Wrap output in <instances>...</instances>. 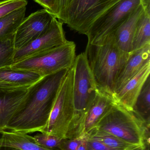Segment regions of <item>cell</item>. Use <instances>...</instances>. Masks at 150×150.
Listing matches in <instances>:
<instances>
[{"label":"cell","mask_w":150,"mask_h":150,"mask_svg":"<svg viewBox=\"0 0 150 150\" xmlns=\"http://www.w3.org/2000/svg\"><path fill=\"white\" fill-rule=\"evenodd\" d=\"M69 69L43 77L29 87L7 130L24 134L40 132L48 121L59 89Z\"/></svg>","instance_id":"cell-1"},{"label":"cell","mask_w":150,"mask_h":150,"mask_svg":"<svg viewBox=\"0 0 150 150\" xmlns=\"http://www.w3.org/2000/svg\"><path fill=\"white\" fill-rule=\"evenodd\" d=\"M85 53L99 91L113 97L115 80L130 53L118 47L112 34L97 43L87 44Z\"/></svg>","instance_id":"cell-2"},{"label":"cell","mask_w":150,"mask_h":150,"mask_svg":"<svg viewBox=\"0 0 150 150\" xmlns=\"http://www.w3.org/2000/svg\"><path fill=\"white\" fill-rule=\"evenodd\" d=\"M73 69L75 112L65 139L79 137L84 134L86 113L99 91L85 52L76 57Z\"/></svg>","instance_id":"cell-3"},{"label":"cell","mask_w":150,"mask_h":150,"mask_svg":"<svg viewBox=\"0 0 150 150\" xmlns=\"http://www.w3.org/2000/svg\"><path fill=\"white\" fill-rule=\"evenodd\" d=\"M95 128L128 143L149 149L150 128L133 111L118 104L101 119Z\"/></svg>","instance_id":"cell-4"},{"label":"cell","mask_w":150,"mask_h":150,"mask_svg":"<svg viewBox=\"0 0 150 150\" xmlns=\"http://www.w3.org/2000/svg\"><path fill=\"white\" fill-rule=\"evenodd\" d=\"M75 52V42L68 40L58 47L13 63L10 67L33 72L43 77L72 67Z\"/></svg>","instance_id":"cell-5"},{"label":"cell","mask_w":150,"mask_h":150,"mask_svg":"<svg viewBox=\"0 0 150 150\" xmlns=\"http://www.w3.org/2000/svg\"><path fill=\"white\" fill-rule=\"evenodd\" d=\"M73 66L64 77L48 121L40 133L65 139L75 112L73 93Z\"/></svg>","instance_id":"cell-6"},{"label":"cell","mask_w":150,"mask_h":150,"mask_svg":"<svg viewBox=\"0 0 150 150\" xmlns=\"http://www.w3.org/2000/svg\"><path fill=\"white\" fill-rule=\"evenodd\" d=\"M120 0H72L63 21L72 30L86 35L92 24Z\"/></svg>","instance_id":"cell-7"},{"label":"cell","mask_w":150,"mask_h":150,"mask_svg":"<svg viewBox=\"0 0 150 150\" xmlns=\"http://www.w3.org/2000/svg\"><path fill=\"white\" fill-rule=\"evenodd\" d=\"M140 0H120L93 22L86 35L88 44L100 41L112 33L140 5Z\"/></svg>","instance_id":"cell-8"},{"label":"cell","mask_w":150,"mask_h":150,"mask_svg":"<svg viewBox=\"0 0 150 150\" xmlns=\"http://www.w3.org/2000/svg\"><path fill=\"white\" fill-rule=\"evenodd\" d=\"M63 23L55 17L50 27L43 34L15 52L14 63L64 45L65 37Z\"/></svg>","instance_id":"cell-9"},{"label":"cell","mask_w":150,"mask_h":150,"mask_svg":"<svg viewBox=\"0 0 150 150\" xmlns=\"http://www.w3.org/2000/svg\"><path fill=\"white\" fill-rule=\"evenodd\" d=\"M55 17L44 9L37 11L24 18L14 34L16 51L44 33L50 27Z\"/></svg>","instance_id":"cell-10"},{"label":"cell","mask_w":150,"mask_h":150,"mask_svg":"<svg viewBox=\"0 0 150 150\" xmlns=\"http://www.w3.org/2000/svg\"><path fill=\"white\" fill-rule=\"evenodd\" d=\"M150 64V45H147L129 54L114 83V94L120 91L130 79Z\"/></svg>","instance_id":"cell-11"},{"label":"cell","mask_w":150,"mask_h":150,"mask_svg":"<svg viewBox=\"0 0 150 150\" xmlns=\"http://www.w3.org/2000/svg\"><path fill=\"white\" fill-rule=\"evenodd\" d=\"M150 74V64L130 79L119 91L114 94L113 98L116 104L127 110L133 111L136 99Z\"/></svg>","instance_id":"cell-12"},{"label":"cell","mask_w":150,"mask_h":150,"mask_svg":"<svg viewBox=\"0 0 150 150\" xmlns=\"http://www.w3.org/2000/svg\"><path fill=\"white\" fill-rule=\"evenodd\" d=\"M27 89H0V132L7 130V126L23 100Z\"/></svg>","instance_id":"cell-13"},{"label":"cell","mask_w":150,"mask_h":150,"mask_svg":"<svg viewBox=\"0 0 150 150\" xmlns=\"http://www.w3.org/2000/svg\"><path fill=\"white\" fill-rule=\"evenodd\" d=\"M41 78L30 71L14 69L10 67L3 68L0 69V89H27Z\"/></svg>","instance_id":"cell-14"},{"label":"cell","mask_w":150,"mask_h":150,"mask_svg":"<svg viewBox=\"0 0 150 150\" xmlns=\"http://www.w3.org/2000/svg\"><path fill=\"white\" fill-rule=\"evenodd\" d=\"M112 95L99 91L86 113L83 134L86 135L97 127L101 119L116 105Z\"/></svg>","instance_id":"cell-15"},{"label":"cell","mask_w":150,"mask_h":150,"mask_svg":"<svg viewBox=\"0 0 150 150\" xmlns=\"http://www.w3.org/2000/svg\"><path fill=\"white\" fill-rule=\"evenodd\" d=\"M144 11L141 4L131 13L110 34L118 47L128 53L132 52V43L138 18Z\"/></svg>","instance_id":"cell-16"},{"label":"cell","mask_w":150,"mask_h":150,"mask_svg":"<svg viewBox=\"0 0 150 150\" xmlns=\"http://www.w3.org/2000/svg\"><path fill=\"white\" fill-rule=\"evenodd\" d=\"M0 146L13 147L22 150H55L48 149L35 143L33 137L27 134L11 131H3L0 140Z\"/></svg>","instance_id":"cell-17"},{"label":"cell","mask_w":150,"mask_h":150,"mask_svg":"<svg viewBox=\"0 0 150 150\" xmlns=\"http://www.w3.org/2000/svg\"><path fill=\"white\" fill-rule=\"evenodd\" d=\"M87 137L94 139L116 150H140L144 148L122 141L115 136L94 128L88 133Z\"/></svg>","instance_id":"cell-18"},{"label":"cell","mask_w":150,"mask_h":150,"mask_svg":"<svg viewBox=\"0 0 150 150\" xmlns=\"http://www.w3.org/2000/svg\"><path fill=\"white\" fill-rule=\"evenodd\" d=\"M132 111L148 127L150 128V76L145 81L133 107Z\"/></svg>","instance_id":"cell-19"},{"label":"cell","mask_w":150,"mask_h":150,"mask_svg":"<svg viewBox=\"0 0 150 150\" xmlns=\"http://www.w3.org/2000/svg\"><path fill=\"white\" fill-rule=\"evenodd\" d=\"M148 45H150V15L146 13L144 10L136 23L131 53Z\"/></svg>","instance_id":"cell-20"},{"label":"cell","mask_w":150,"mask_h":150,"mask_svg":"<svg viewBox=\"0 0 150 150\" xmlns=\"http://www.w3.org/2000/svg\"><path fill=\"white\" fill-rule=\"evenodd\" d=\"M26 7L17 10L0 19V37L15 34L25 18Z\"/></svg>","instance_id":"cell-21"},{"label":"cell","mask_w":150,"mask_h":150,"mask_svg":"<svg viewBox=\"0 0 150 150\" xmlns=\"http://www.w3.org/2000/svg\"><path fill=\"white\" fill-rule=\"evenodd\" d=\"M14 34L0 37V69L10 67L14 63Z\"/></svg>","instance_id":"cell-22"},{"label":"cell","mask_w":150,"mask_h":150,"mask_svg":"<svg viewBox=\"0 0 150 150\" xmlns=\"http://www.w3.org/2000/svg\"><path fill=\"white\" fill-rule=\"evenodd\" d=\"M33 139L35 143L43 148L59 150V147L63 139L55 136L41 133L33 137Z\"/></svg>","instance_id":"cell-23"},{"label":"cell","mask_w":150,"mask_h":150,"mask_svg":"<svg viewBox=\"0 0 150 150\" xmlns=\"http://www.w3.org/2000/svg\"><path fill=\"white\" fill-rule=\"evenodd\" d=\"M26 0H0V19L10 13L26 7Z\"/></svg>","instance_id":"cell-24"},{"label":"cell","mask_w":150,"mask_h":150,"mask_svg":"<svg viewBox=\"0 0 150 150\" xmlns=\"http://www.w3.org/2000/svg\"><path fill=\"white\" fill-rule=\"evenodd\" d=\"M86 137L87 135H82L75 138L63 139L59 147V150H77Z\"/></svg>","instance_id":"cell-25"},{"label":"cell","mask_w":150,"mask_h":150,"mask_svg":"<svg viewBox=\"0 0 150 150\" xmlns=\"http://www.w3.org/2000/svg\"><path fill=\"white\" fill-rule=\"evenodd\" d=\"M72 0H56L55 18L62 23L66 11Z\"/></svg>","instance_id":"cell-26"},{"label":"cell","mask_w":150,"mask_h":150,"mask_svg":"<svg viewBox=\"0 0 150 150\" xmlns=\"http://www.w3.org/2000/svg\"><path fill=\"white\" fill-rule=\"evenodd\" d=\"M35 2L42 6L44 9L56 16V0H33Z\"/></svg>","instance_id":"cell-27"},{"label":"cell","mask_w":150,"mask_h":150,"mask_svg":"<svg viewBox=\"0 0 150 150\" xmlns=\"http://www.w3.org/2000/svg\"><path fill=\"white\" fill-rule=\"evenodd\" d=\"M86 143V150H116L110 148L99 141L88 137Z\"/></svg>","instance_id":"cell-28"},{"label":"cell","mask_w":150,"mask_h":150,"mask_svg":"<svg viewBox=\"0 0 150 150\" xmlns=\"http://www.w3.org/2000/svg\"><path fill=\"white\" fill-rule=\"evenodd\" d=\"M141 4L146 13L150 15V0H140Z\"/></svg>","instance_id":"cell-29"},{"label":"cell","mask_w":150,"mask_h":150,"mask_svg":"<svg viewBox=\"0 0 150 150\" xmlns=\"http://www.w3.org/2000/svg\"><path fill=\"white\" fill-rule=\"evenodd\" d=\"M87 136L86 139L83 142L80 144L77 150H86V144H87Z\"/></svg>","instance_id":"cell-30"},{"label":"cell","mask_w":150,"mask_h":150,"mask_svg":"<svg viewBox=\"0 0 150 150\" xmlns=\"http://www.w3.org/2000/svg\"><path fill=\"white\" fill-rule=\"evenodd\" d=\"M0 150H22L13 147H7V146H0Z\"/></svg>","instance_id":"cell-31"},{"label":"cell","mask_w":150,"mask_h":150,"mask_svg":"<svg viewBox=\"0 0 150 150\" xmlns=\"http://www.w3.org/2000/svg\"><path fill=\"white\" fill-rule=\"evenodd\" d=\"M2 136V132H0V140Z\"/></svg>","instance_id":"cell-32"},{"label":"cell","mask_w":150,"mask_h":150,"mask_svg":"<svg viewBox=\"0 0 150 150\" xmlns=\"http://www.w3.org/2000/svg\"><path fill=\"white\" fill-rule=\"evenodd\" d=\"M140 150H149V149H142Z\"/></svg>","instance_id":"cell-33"}]
</instances>
